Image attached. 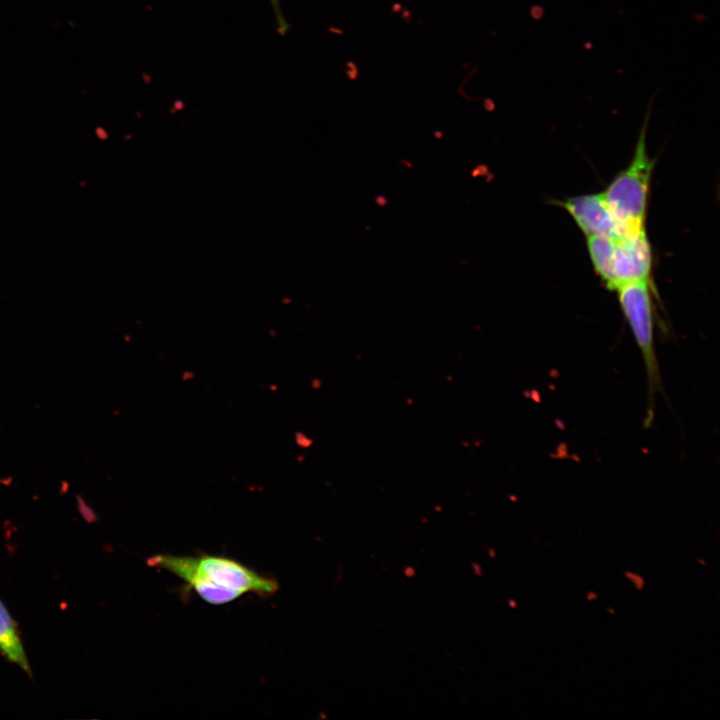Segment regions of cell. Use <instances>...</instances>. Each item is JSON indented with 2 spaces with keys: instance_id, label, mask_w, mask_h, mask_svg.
<instances>
[{
  "instance_id": "6da1fadb",
  "label": "cell",
  "mask_w": 720,
  "mask_h": 720,
  "mask_svg": "<svg viewBox=\"0 0 720 720\" xmlns=\"http://www.w3.org/2000/svg\"><path fill=\"white\" fill-rule=\"evenodd\" d=\"M147 563L177 576L204 601L214 605L226 604L247 593L268 597L279 588L275 579L223 556L156 554Z\"/></svg>"
},
{
  "instance_id": "7a4b0ae2",
  "label": "cell",
  "mask_w": 720,
  "mask_h": 720,
  "mask_svg": "<svg viewBox=\"0 0 720 720\" xmlns=\"http://www.w3.org/2000/svg\"><path fill=\"white\" fill-rule=\"evenodd\" d=\"M650 108L649 104L631 163L602 193L610 213L619 222L626 236L637 234L644 229L649 182L655 164L647 154L645 140Z\"/></svg>"
},
{
  "instance_id": "3957f363",
  "label": "cell",
  "mask_w": 720,
  "mask_h": 720,
  "mask_svg": "<svg viewBox=\"0 0 720 720\" xmlns=\"http://www.w3.org/2000/svg\"><path fill=\"white\" fill-rule=\"evenodd\" d=\"M587 246L594 269L608 289L648 279L652 255L644 229L619 239L587 236Z\"/></svg>"
},
{
  "instance_id": "277c9868",
  "label": "cell",
  "mask_w": 720,
  "mask_h": 720,
  "mask_svg": "<svg viewBox=\"0 0 720 720\" xmlns=\"http://www.w3.org/2000/svg\"><path fill=\"white\" fill-rule=\"evenodd\" d=\"M617 292L624 317L643 358L651 401L654 392L660 387V374L654 347L653 310L648 279L625 284L619 287Z\"/></svg>"
},
{
  "instance_id": "5b68a950",
  "label": "cell",
  "mask_w": 720,
  "mask_h": 720,
  "mask_svg": "<svg viewBox=\"0 0 720 720\" xmlns=\"http://www.w3.org/2000/svg\"><path fill=\"white\" fill-rule=\"evenodd\" d=\"M587 235H602L613 239L626 237L619 222L610 213L603 194H587L559 202Z\"/></svg>"
},
{
  "instance_id": "8992f818",
  "label": "cell",
  "mask_w": 720,
  "mask_h": 720,
  "mask_svg": "<svg viewBox=\"0 0 720 720\" xmlns=\"http://www.w3.org/2000/svg\"><path fill=\"white\" fill-rule=\"evenodd\" d=\"M0 654L20 667L30 678L32 670L21 640L18 625L0 599Z\"/></svg>"
},
{
  "instance_id": "52a82bcc",
  "label": "cell",
  "mask_w": 720,
  "mask_h": 720,
  "mask_svg": "<svg viewBox=\"0 0 720 720\" xmlns=\"http://www.w3.org/2000/svg\"><path fill=\"white\" fill-rule=\"evenodd\" d=\"M270 2L272 5V8H273L277 23H278L279 31L283 33L287 30V24L284 21V18L281 14L279 0H270Z\"/></svg>"
},
{
  "instance_id": "ba28073f",
  "label": "cell",
  "mask_w": 720,
  "mask_h": 720,
  "mask_svg": "<svg viewBox=\"0 0 720 720\" xmlns=\"http://www.w3.org/2000/svg\"><path fill=\"white\" fill-rule=\"evenodd\" d=\"M629 575H630V576H628V577L631 578V579L635 582V584L637 585V587H638L639 589L642 588V586H643V581H642V579H641L639 576H636V575H633V574H629Z\"/></svg>"
}]
</instances>
